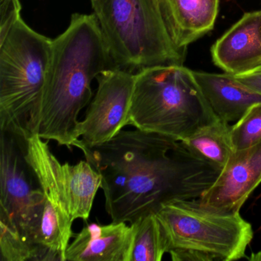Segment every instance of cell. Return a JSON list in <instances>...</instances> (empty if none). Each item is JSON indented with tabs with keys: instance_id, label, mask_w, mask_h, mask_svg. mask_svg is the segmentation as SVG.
I'll return each instance as SVG.
<instances>
[{
	"instance_id": "7c38bea8",
	"label": "cell",
	"mask_w": 261,
	"mask_h": 261,
	"mask_svg": "<svg viewBox=\"0 0 261 261\" xmlns=\"http://www.w3.org/2000/svg\"><path fill=\"white\" fill-rule=\"evenodd\" d=\"M133 227L126 222L87 224L74 235L65 261H129Z\"/></svg>"
},
{
	"instance_id": "52a82bcc",
	"label": "cell",
	"mask_w": 261,
	"mask_h": 261,
	"mask_svg": "<svg viewBox=\"0 0 261 261\" xmlns=\"http://www.w3.org/2000/svg\"><path fill=\"white\" fill-rule=\"evenodd\" d=\"M51 45V39L34 31L21 16L0 25V126L27 131L40 101Z\"/></svg>"
},
{
	"instance_id": "8992f818",
	"label": "cell",
	"mask_w": 261,
	"mask_h": 261,
	"mask_svg": "<svg viewBox=\"0 0 261 261\" xmlns=\"http://www.w3.org/2000/svg\"><path fill=\"white\" fill-rule=\"evenodd\" d=\"M155 215L174 261L238 260L253 238L240 212H221L199 199L169 201Z\"/></svg>"
},
{
	"instance_id": "7a4b0ae2",
	"label": "cell",
	"mask_w": 261,
	"mask_h": 261,
	"mask_svg": "<svg viewBox=\"0 0 261 261\" xmlns=\"http://www.w3.org/2000/svg\"><path fill=\"white\" fill-rule=\"evenodd\" d=\"M108 69L109 54L95 15L72 14L67 30L53 40L40 101L27 126L29 135L75 147L79 116L92 98L91 84Z\"/></svg>"
},
{
	"instance_id": "5b68a950",
	"label": "cell",
	"mask_w": 261,
	"mask_h": 261,
	"mask_svg": "<svg viewBox=\"0 0 261 261\" xmlns=\"http://www.w3.org/2000/svg\"><path fill=\"white\" fill-rule=\"evenodd\" d=\"M108 48L111 69L137 74L160 65H183L159 0H90Z\"/></svg>"
},
{
	"instance_id": "d6986e66",
	"label": "cell",
	"mask_w": 261,
	"mask_h": 261,
	"mask_svg": "<svg viewBox=\"0 0 261 261\" xmlns=\"http://www.w3.org/2000/svg\"><path fill=\"white\" fill-rule=\"evenodd\" d=\"M247 259L250 261H261V250L256 253H252Z\"/></svg>"
},
{
	"instance_id": "ba28073f",
	"label": "cell",
	"mask_w": 261,
	"mask_h": 261,
	"mask_svg": "<svg viewBox=\"0 0 261 261\" xmlns=\"http://www.w3.org/2000/svg\"><path fill=\"white\" fill-rule=\"evenodd\" d=\"M97 92L85 118L79 121L76 148L100 146L112 140L127 126L135 74L108 69L97 77Z\"/></svg>"
},
{
	"instance_id": "5bb4252c",
	"label": "cell",
	"mask_w": 261,
	"mask_h": 261,
	"mask_svg": "<svg viewBox=\"0 0 261 261\" xmlns=\"http://www.w3.org/2000/svg\"><path fill=\"white\" fill-rule=\"evenodd\" d=\"M194 77L217 117L231 123L261 102V95L240 82L231 74L193 71Z\"/></svg>"
},
{
	"instance_id": "277c9868",
	"label": "cell",
	"mask_w": 261,
	"mask_h": 261,
	"mask_svg": "<svg viewBox=\"0 0 261 261\" xmlns=\"http://www.w3.org/2000/svg\"><path fill=\"white\" fill-rule=\"evenodd\" d=\"M0 128L1 260H38L36 241L45 194L27 160L29 134L17 126Z\"/></svg>"
},
{
	"instance_id": "e0dca14e",
	"label": "cell",
	"mask_w": 261,
	"mask_h": 261,
	"mask_svg": "<svg viewBox=\"0 0 261 261\" xmlns=\"http://www.w3.org/2000/svg\"><path fill=\"white\" fill-rule=\"evenodd\" d=\"M234 150L246 149L261 140V102L250 107L238 121L231 126Z\"/></svg>"
},
{
	"instance_id": "4fadbf2b",
	"label": "cell",
	"mask_w": 261,
	"mask_h": 261,
	"mask_svg": "<svg viewBox=\"0 0 261 261\" xmlns=\"http://www.w3.org/2000/svg\"><path fill=\"white\" fill-rule=\"evenodd\" d=\"M172 43L186 53L187 47L213 30L219 0H159Z\"/></svg>"
},
{
	"instance_id": "8fae6325",
	"label": "cell",
	"mask_w": 261,
	"mask_h": 261,
	"mask_svg": "<svg viewBox=\"0 0 261 261\" xmlns=\"http://www.w3.org/2000/svg\"><path fill=\"white\" fill-rule=\"evenodd\" d=\"M214 63L238 75L261 66V10L245 13L212 48Z\"/></svg>"
},
{
	"instance_id": "6da1fadb",
	"label": "cell",
	"mask_w": 261,
	"mask_h": 261,
	"mask_svg": "<svg viewBox=\"0 0 261 261\" xmlns=\"http://www.w3.org/2000/svg\"><path fill=\"white\" fill-rule=\"evenodd\" d=\"M79 149L101 175L113 222L131 224L169 201L198 199L221 171L182 141L137 128Z\"/></svg>"
},
{
	"instance_id": "ac0fdd59",
	"label": "cell",
	"mask_w": 261,
	"mask_h": 261,
	"mask_svg": "<svg viewBox=\"0 0 261 261\" xmlns=\"http://www.w3.org/2000/svg\"><path fill=\"white\" fill-rule=\"evenodd\" d=\"M234 76L240 82L261 95V66L249 72Z\"/></svg>"
},
{
	"instance_id": "30bf717a",
	"label": "cell",
	"mask_w": 261,
	"mask_h": 261,
	"mask_svg": "<svg viewBox=\"0 0 261 261\" xmlns=\"http://www.w3.org/2000/svg\"><path fill=\"white\" fill-rule=\"evenodd\" d=\"M261 183V140L233 151L215 182L198 198L201 203L224 212H240Z\"/></svg>"
},
{
	"instance_id": "2e32d148",
	"label": "cell",
	"mask_w": 261,
	"mask_h": 261,
	"mask_svg": "<svg viewBox=\"0 0 261 261\" xmlns=\"http://www.w3.org/2000/svg\"><path fill=\"white\" fill-rule=\"evenodd\" d=\"M133 241L129 261H160L168 253L167 243L155 214H149L130 224Z\"/></svg>"
},
{
	"instance_id": "9c48e42d",
	"label": "cell",
	"mask_w": 261,
	"mask_h": 261,
	"mask_svg": "<svg viewBox=\"0 0 261 261\" xmlns=\"http://www.w3.org/2000/svg\"><path fill=\"white\" fill-rule=\"evenodd\" d=\"M27 154L36 160L48 172L68 206L74 221L89 218L97 191L101 186V175L87 161L76 165L62 164L48 145L38 135H30Z\"/></svg>"
},
{
	"instance_id": "3957f363",
	"label": "cell",
	"mask_w": 261,
	"mask_h": 261,
	"mask_svg": "<svg viewBox=\"0 0 261 261\" xmlns=\"http://www.w3.org/2000/svg\"><path fill=\"white\" fill-rule=\"evenodd\" d=\"M216 118L193 71L183 65L149 67L135 74L128 125L184 141Z\"/></svg>"
},
{
	"instance_id": "9a60e30c",
	"label": "cell",
	"mask_w": 261,
	"mask_h": 261,
	"mask_svg": "<svg viewBox=\"0 0 261 261\" xmlns=\"http://www.w3.org/2000/svg\"><path fill=\"white\" fill-rule=\"evenodd\" d=\"M182 142L192 152L221 170L234 151L231 126L218 117Z\"/></svg>"
}]
</instances>
